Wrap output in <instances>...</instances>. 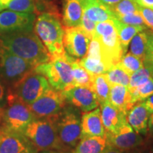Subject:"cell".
Masks as SVG:
<instances>
[{
  "label": "cell",
  "instance_id": "cell-1",
  "mask_svg": "<svg viewBox=\"0 0 153 153\" xmlns=\"http://www.w3.org/2000/svg\"><path fill=\"white\" fill-rule=\"evenodd\" d=\"M0 45L34 67L51 59L46 48L33 30L0 33Z\"/></svg>",
  "mask_w": 153,
  "mask_h": 153
},
{
  "label": "cell",
  "instance_id": "cell-2",
  "mask_svg": "<svg viewBox=\"0 0 153 153\" xmlns=\"http://www.w3.org/2000/svg\"><path fill=\"white\" fill-rule=\"evenodd\" d=\"M34 31L46 48L51 57L65 53L63 37L65 29L62 17L57 11H44L38 15L34 24Z\"/></svg>",
  "mask_w": 153,
  "mask_h": 153
},
{
  "label": "cell",
  "instance_id": "cell-3",
  "mask_svg": "<svg viewBox=\"0 0 153 153\" xmlns=\"http://www.w3.org/2000/svg\"><path fill=\"white\" fill-rule=\"evenodd\" d=\"M57 116L36 118L23 132L38 152L48 150L62 152L57 134Z\"/></svg>",
  "mask_w": 153,
  "mask_h": 153
},
{
  "label": "cell",
  "instance_id": "cell-4",
  "mask_svg": "<svg viewBox=\"0 0 153 153\" xmlns=\"http://www.w3.org/2000/svg\"><path fill=\"white\" fill-rule=\"evenodd\" d=\"M75 58L65 53L60 56L51 57L48 62L38 65L34 70L46 78L53 89L65 91L73 87L72 65Z\"/></svg>",
  "mask_w": 153,
  "mask_h": 153
},
{
  "label": "cell",
  "instance_id": "cell-5",
  "mask_svg": "<svg viewBox=\"0 0 153 153\" xmlns=\"http://www.w3.org/2000/svg\"><path fill=\"white\" fill-rule=\"evenodd\" d=\"M80 110L68 105L57 116V128L63 152H71L81 139Z\"/></svg>",
  "mask_w": 153,
  "mask_h": 153
},
{
  "label": "cell",
  "instance_id": "cell-6",
  "mask_svg": "<svg viewBox=\"0 0 153 153\" xmlns=\"http://www.w3.org/2000/svg\"><path fill=\"white\" fill-rule=\"evenodd\" d=\"M35 119L28 105L7 91V106L3 111L1 130L23 133L28 124Z\"/></svg>",
  "mask_w": 153,
  "mask_h": 153
},
{
  "label": "cell",
  "instance_id": "cell-7",
  "mask_svg": "<svg viewBox=\"0 0 153 153\" xmlns=\"http://www.w3.org/2000/svg\"><path fill=\"white\" fill-rule=\"evenodd\" d=\"M51 88L46 78L33 69L13 84L7 91L25 104L30 105Z\"/></svg>",
  "mask_w": 153,
  "mask_h": 153
},
{
  "label": "cell",
  "instance_id": "cell-8",
  "mask_svg": "<svg viewBox=\"0 0 153 153\" xmlns=\"http://www.w3.org/2000/svg\"><path fill=\"white\" fill-rule=\"evenodd\" d=\"M94 36H96L100 42L103 55L106 62L111 67L118 64L124 53L114 19L97 23Z\"/></svg>",
  "mask_w": 153,
  "mask_h": 153
},
{
  "label": "cell",
  "instance_id": "cell-9",
  "mask_svg": "<svg viewBox=\"0 0 153 153\" xmlns=\"http://www.w3.org/2000/svg\"><path fill=\"white\" fill-rule=\"evenodd\" d=\"M34 68L33 65L0 45V77L4 82L12 85Z\"/></svg>",
  "mask_w": 153,
  "mask_h": 153
},
{
  "label": "cell",
  "instance_id": "cell-10",
  "mask_svg": "<svg viewBox=\"0 0 153 153\" xmlns=\"http://www.w3.org/2000/svg\"><path fill=\"white\" fill-rule=\"evenodd\" d=\"M67 106L62 91L52 87L43 94L35 102L28 105L36 118H42L59 114Z\"/></svg>",
  "mask_w": 153,
  "mask_h": 153
},
{
  "label": "cell",
  "instance_id": "cell-11",
  "mask_svg": "<svg viewBox=\"0 0 153 153\" xmlns=\"http://www.w3.org/2000/svg\"><path fill=\"white\" fill-rule=\"evenodd\" d=\"M63 45L65 51L69 55L77 60L85 57L89 50L91 38L79 26L65 27Z\"/></svg>",
  "mask_w": 153,
  "mask_h": 153
},
{
  "label": "cell",
  "instance_id": "cell-12",
  "mask_svg": "<svg viewBox=\"0 0 153 153\" xmlns=\"http://www.w3.org/2000/svg\"><path fill=\"white\" fill-rule=\"evenodd\" d=\"M106 137L107 145L124 152H132L145 143V138L134 131L128 123L116 133L106 134Z\"/></svg>",
  "mask_w": 153,
  "mask_h": 153
},
{
  "label": "cell",
  "instance_id": "cell-13",
  "mask_svg": "<svg viewBox=\"0 0 153 153\" xmlns=\"http://www.w3.org/2000/svg\"><path fill=\"white\" fill-rule=\"evenodd\" d=\"M36 14L11 10L0 12V33L16 31H31L36 22Z\"/></svg>",
  "mask_w": 153,
  "mask_h": 153
},
{
  "label": "cell",
  "instance_id": "cell-14",
  "mask_svg": "<svg viewBox=\"0 0 153 153\" xmlns=\"http://www.w3.org/2000/svg\"><path fill=\"white\" fill-rule=\"evenodd\" d=\"M62 93L67 104L84 113L91 111L100 105L94 92L89 88L72 87Z\"/></svg>",
  "mask_w": 153,
  "mask_h": 153
},
{
  "label": "cell",
  "instance_id": "cell-15",
  "mask_svg": "<svg viewBox=\"0 0 153 153\" xmlns=\"http://www.w3.org/2000/svg\"><path fill=\"white\" fill-rule=\"evenodd\" d=\"M0 153H38V152L23 133L2 131V137L0 142Z\"/></svg>",
  "mask_w": 153,
  "mask_h": 153
},
{
  "label": "cell",
  "instance_id": "cell-16",
  "mask_svg": "<svg viewBox=\"0 0 153 153\" xmlns=\"http://www.w3.org/2000/svg\"><path fill=\"white\" fill-rule=\"evenodd\" d=\"M101 116L106 134L116 133L128 123L126 115L113 106L109 101L100 104Z\"/></svg>",
  "mask_w": 153,
  "mask_h": 153
},
{
  "label": "cell",
  "instance_id": "cell-17",
  "mask_svg": "<svg viewBox=\"0 0 153 153\" xmlns=\"http://www.w3.org/2000/svg\"><path fill=\"white\" fill-rule=\"evenodd\" d=\"M150 112L144 101L136 102L126 114L128 123L136 133L146 135L148 133V120Z\"/></svg>",
  "mask_w": 153,
  "mask_h": 153
},
{
  "label": "cell",
  "instance_id": "cell-18",
  "mask_svg": "<svg viewBox=\"0 0 153 153\" xmlns=\"http://www.w3.org/2000/svg\"><path fill=\"white\" fill-rule=\"evenodd\" d=\"M81 137L106 135L100 108H97L91 111L83 113L81 118Z\"/></svg>",
  "mask_w": 153,
  "mask_h": 153
},
{
  "label": "cell",
  "instance_id": "cell-19",
  "mask_svg": "<svg viewBox=\"0 0 153 153\" xmlns=\"http://www.w3.org/2000/svg\"><path fill=\"white\" fill-rule=\"evenodd\" d=\"M83 14L81 0H63L62 22L65 27L80 26Z\"/></svg>",
  "mask_w": 153,
  "mask_h": 153
},
{
  "label": "cell",
  "instance_id": "cell-20",
  "mask_svg": "<svg viewBox=\"0 0 153 153\" xmlns=\"http://www.w3.org/2000/svg\"><path fill=\"white\" fill-rule=\"evenodd\" d=\"M108 101L126 115L135 104L128 87L119 85L111 87Z\"/></svg>",
  "mask_w": 153,
  "mask_h": 153
},
{
  "label": "cell",
  "instance_id": "cell-21",
  "mask_svg": "<svg viewBox=\"0 0 153 153\" xmlns=\"http://www.w3.org/2000/svg\"><path fill=\"white\" fill-rule=\"evenodd\" d=\"M84 13L95 23L106 22L116 19L112 12L99 0H81Z\"/></svg>",
  "mask_w": 153,
  "mask_h": 153
},
{
  "label": "cell",
  "instance_id": "cell-22",
  "mask_svg": "<svg viewBox=\"0 0 153 153\" xmlns=\"http://www.w3.org/2000/svg\"><path fill=\"white\" fill-rule=\"evenodd\" d=\"M152 30H144L133 38L130 53L143 60L152 51Z\"/></svg>",
  "mask_w": 153,
  "mask_h": 153
},
{
  "label": "cell",
  "instance_id": "cell-23",
  "mask_svg": "<svg viewBox=\"0 0 153 153\" xmlns=\"http://www.w3.org/2000/svg\"><path fill=\"white\" fill-rule=\"evenodd\" d=\"M107 145L105 136H85L81 137L73 153H102Z\"/></svg>",
  "mask_w": 153,
  "mask_h": 153
},
{
  "label": "cell",
  "instance_id": "cell-24",
  "mask_svg": "<svg viewBox=\"0 0 153 153\" xmlns=\"http://www.w3.org/2000/svg\"><path fill=\"white\" fill-rule=\"evenodd\" d=\"M114 22L116 30H117L120 45L123 48L124 55H125L130 42L132 41L133 38L139 32L146 30L147 26H132V25L126 24L119 22L116 19H114Z\"/></svg>",
  "mask_w": 153,
  "mask_h": 153
},
{
  "label": "cell",
  "instance_id": "cell-25",
  "mask_svg": "<svg viewBox=\"0 0 153 153\" xmlns=\"http://www.w3.org/2000/svg\"><path fill=\"white\" fill-rule=\"evenodd\" d=\"M80 65L83 67L91 75L106 73L111 68L107 63L104 57H91L86 55L85 57L79 60Z\"/></svg>",
  "mask_w": 153,
  "mask_h": 153
},
{
  "label": "cell",
  "instance_id": "cell-26",
  "mask_svg": "<svg viewBox=\"0 0 153 153\" xmlns=\"http://www.w3.org/2000/svg\"><path fill=\"white\" fill-rule=\"evenodd\" d=\"M79 60L75 59L72 65L73 87H83L91 90L93 75L89 73L83 67L80 65Z\"/></svg>",
  "mask_w": 153,
  "mask_h": 153
},
{
  "label": "cell",
  "instance_id": "cell-27",
  "mask_svg": "<svg viewBox=\"0 0 153 153\" xmlns=\"http://www.w3.org/2000/svg\"><path fill=\"white\" fill-rule=\"evenodd\" d=\"M111 87V86L106 79L104 74L93 75L91 90L97 96L99 104L108 101Z\"/></svg>",
  "mask_w": 153,
  "mask_h": 153
},
{
  "label": "cell",
  "instance_id": "cell-28",
  "mask_svg": "<svg viewBox=\"0 0 153 153\" xmlns=\"http://www.w3.org/2000/svg\"><path fill=\"white\" fill-rule=\"evenodd\" d=\"M104 74L111 86L119 85L128 87L130 74H128L118 64L113 65Z\"/></svg>",
  "mask_w": 153,
  "mask_h": 153
},
{
  "label": "cell",
  "instance_id": "cell-29",
  "mask_svg": "<svg viewBox=\"0 0 153 153\" xmlns=\"http://www.w3.org/2000/svg\"><path fill=\"white\" fill-rule=\"evenodd\" d=\"M7 9L17 12L37 14L39 10L38 0H10Z\"/></svg>",
  "mask_w": 153,
  "mask_h": 153
},
{
  "label": "cell",
  "instance_id": "cell-30",
  "mask_svg": "<svg viewBox=\"0 0 153 153\" xmlns=\"http://www.w3.org/2000/svg\"><path fill=\"white\" fill-rule=\"evenodd\" d=\"M140 7V6L135 0H120L116 4L108 8L114 14L115 18L117 19L138 11Z\"/></svg>",
  "mask_w": 153,
  "mask_h": 153
},
{
  "label": "cell",
  "instance_id": "cell-31",
  "mask_svg": "<svg viewBox=\"0 0 153 153\" xmlns=\"http://www.w3.org/2000/svg\"><path fill=\"white\" fill-rule=\"evenodd\" d=\"M118 64L130 75L144 67L142 59L133 55L131 53L123 55Z\"/></svg>",
  "mask_w": 153,
  "mask_h": 153
},
{
  "label": "cell",
  "instance_id": "cell-32",
  "mask_svg": "<svg viewBox=\"0 0 153 153\" xmlns=\"http://www.w3.org/2000/svg\"><path fill=\"white\" fill-rule=\"evenodd\" d=\"M135 103L143 101L153 94V78L151 77L138 87L130 91Z\"/></svg>",
  "mask_w": 153,
  "mask_h": 153
},
{
  "label": "cell",
  "instance_id": "cell-33",
  "mask_svg": "<svg viewBox=\"0 0 153 153\" xmlns=\"http://www.w3.org/2000/svg\"><path fill=\"white\" fill-rule=\"evenodd\" d=\"M150 70L148 68L143 67L136 72H133L130 75V82L128 88L129 91L133 90L143 83H144L151 77Z\"/></svg>",
  "mask_w": 153,
  "mask_h": 153
},
{
  "label": "cell",
  "instance_id": "cell-34",
  "mask_svg": "<svg viewBox=\"0 0 153 153\" xmlns=\"http://www.w3.org/2000/svg\"><path fill=\"white\" fill-rule=\"evenodd\" d=\"M118 21L123 24L132 25V26H146L145 24L144 21H143V16L140 11L133 13V14L126 15V16L117 18Z\"/></svg>",
  "mask_w": 153,
  "mask_h": 153
},
{
  "label": "cell",
  "instance_id": "cell-35",
  "mask_svg": "<svg viewBox=\"0 0 153 153\" xmlns=\"http://www.w3.org/2000/svg\"><path fill=\"white\" fill-rule=\"evenodd\" d=\"M96 26H97V23L91 21V19L84 13L83 16H82L81 25H80L79 27L81 28L89 36V37H91V39H92L94 36Z\"/></svg>",
  "mask_w": 153,
  "mask_h": 153
},
{
  "label": "cell",
  "instance_id": "cell-36",
  "mask_svg": "<svg viewBox=\"0 0 153 153\" xmlns=\"http://www.w3.org/2000/svg\"><path fill=\"white\" fill-rule=\"evenodd\" d=\"M139 11L142 15L145 26L153 31V9L140 6Z\"/></svg>",
  "mask_w": 153,
  "mask_h": 153
},
{
  "label": "cell",
  "instance_id": "cell-37",
  "mask_svg": "<svg viewBox=\"0 0 153 153\" xmlns=\"http://www.w3.org/2000/svg\"><path fill=\"white\" fill-rule=\"evenodd\" d=\"M145 136H146L145 140L151 144H153V113L150 114V117H149L148 133Z\"/></svg>",
  "mask_w": 153,
  "mask_h": 153
},
{
  "label": "cell",
  "instance_id": "cell-38",
  "mask_svg": "<svg viewBox=\"0 0 153 153\" xmlns=\"http://www.w3.org/2000/svg\"><path fill=\"white\" fill-rule=\"evenodd\" d=\"M143 64H144V67L150 70L151 76L153 78V51L148 55H147V57L143 60Z\"/></svg>",
  "mask_w": 153,
  "mask_h": 153
},
{
  "label": "cell",
  "instance_id": "cell-39",
  "mask_svg": "<svg viewBox=\"0 0 153 153\" xmlns=\"http://www.w3.org/2000/svg\"><path fill=\"white\" fill-rule=\"evenodd\" d=\"M7 92H6L4 86L0 81V108L1 109H4L7 104Z\"/></svg>",
  "mask_w": 153,
  "mask_h": 153
},
{
  "label": "cell",
  "instance_id": "cell-40",
  "mask_svg": "<svg viewBox=\"0 0 153 153\" xmlns=\"http://www.w3.org/2000/svg\"><path fill=\"white\" fill-rule=\"evenodd\" d=\"M132 153H153L152 145L145 140V144L136 150L132 151Z\"/></svg>",
  "mask_w": 153,
  "mask_h": 153
},
{
  "label": "cell",
  "instance_id": "cell-41",
  "mask_svg": "<svg viewBox=\"0 0 153 153\" xmlns=\"http://www.w3.org/2000/svg\"><path fill=\"white\" fill-rule=\"evenodd\" d=\"M140 6L153 9V0H136Z\"/></svg>",
  "mask_w": 153,
  "mask_h": 153
},
{
  "label": "cell",
  "instance_id": "cell-42",
  "mask_svg": "<svg viewBox=\"0 0 153 153\" xmlns=\"http://www.w3.org/2000/svg\"><path fill=\"white\" fill-rule=\"evenodd\" d=\"M144 101V104L146 106L147 108L150 112V114L153 113V94L149 97L148 99H145Z\"/></svg>",
  "mask_w": 153,
  "mask_h": 153
},
{
  "label": "cell",
  "instance_id": "cell-43",
  "mask_svg": "<svg viewBox=\"0 0 153 153\" xmlns=\"http://www.w3.org/2000/svg\"><path fill=\"white\" fill-rule=\"evenodd\" d=\"M102 153H132V152H124L118 149L113 148L110 145H106L105 150L103 151Z\"/></svg>",
  "mask_w": 153,
  "mask_h": 153
},
{
  "label": "cell",
  "instance_id": "cell-44",
  "mask_svg": "<svg viewBox=\"0 0 153 153\" xmlns=\"http://www.w3.org/2000/svg\"><path fill=\"white\" fill-rule=\"evenodd\" d=\"M99 1L106 5L108 7H111L119 2L120 0H99Z\"/></svg>",
  "mask_w": 153,
  "mask_h": 153
},
{
  "label": "cell",
  "instance_id": "cell-45",
  "mask_svg": "<svg viewBox=\"0 0 153 153\" xmlns=\"http://www.w3.org/2000/svg\"><path fill=\"white\" fill-rule=\"evenodd\" d=\"M10 0H0V12L7 9V7Z\"/></svg>",
  "mask_w": 153,
  "mask_h": 153
},
{
  "label": "cell",
  "instance_id": "cell-46",
  "mask_svg": "<svg viewBox=\"0 0 153 153\" xmlns=\"http://www.w3.org/2000/svg\"><path fill=\"white\" fill-rule=\"evenodd\" d=\"M38 153H68V152H60V151H56V150H48V151H42V152H39Z\"/></svg>",
  "mask_w": 153,
  "mask_h": 153
},
{
  "label": "cell",
  "instance_id": "cell-47",
  "mask_svg": "<svg viewBox=\"0 0 153 153\" xmlns=\"http://www.w3.org/2000/svg\"><path fill=\"white\" fill-rule=\"evenodd\" d=\"M4 109L0 110V124L1 123V118H2V114H3Z\"/></svg>",
  "mask_w": 153,
  "mask_h": 153
},
{
  "label": "cell",
  "instance_id": "cell-48",
  "mask_svg": "<svg viewBox=\"0 0 153 153\" xmlns=\"http://www.w3.org/2000/svg\"><path fill=\"white\" fill-rule=\"evenodd\" d=\"M1 137H2V131H1V130L0 129V142H1Z\"/></svg>",
  "mask_w": 153,
  "mask_h": 153
},
{
  "label": "cell",
  "instance_id": "cell-49",
  "mask_svg": "<svg viewBox=\"0 0 153 153\" xmlns=\"http://www.w3.org/2000/svg\"><path fill=\"white\" fill-rule=\"evenodd\" d=\"M152 51H153V31H152Z\"/></svg>",
  "mask_w": 153,
  "mask_h": 153
},
{
  "label": "cell",
  "instance_id": "cell-50",
  "mask_svg": "<svg viewBox=\"0 0 153 153\" xmlns=\"http://www.w3.org/2000/svg\"><path fill=\"white\" fill-rule=\"evenodd\" d=\"M152 145V152H153V144H151Z\"/></svg>",
  "mask_w": 153,
  "mask_h": 153
},
{
  "label": "cell",
  "instance_id": "cell-51",
  "mask_svg": "<svg viewBox=\"0 0 153 153\" xmlns=\"http://www.w3.org/2000/svg\"><path fill=\"white\" fill-rule=\"evenodd\" d=\"M68 153H73L72 152H68Z\"/></svg>",
  "mask_w": 153,
  "mask_h": 153
},
{
  "label": "cell",
  "instance_id": "cell-52",
  "mask_svg": "<svg viewBox=\"0 0 153 153\" xmlns=\"http://www.w3.org/2000/svg\"><path fill=\"white\" fill-rule=\"evenodd\" d=\"M1 108H0V110H1Z\"/></svg>",
  "mask_w": 153,
  "mask_h": 153
},
{
  "label": "cell",
  "instance_id": "cell-53",
  "mask_svg": "<svg viewBox=\"0 0 153 153\" xmlns=\"http://www.w3.org/2000/svg\"><path fill=\"white\" fill-rule=\"evenodd\" d=\"M135 1H136V0H135Z\"/></svg>",
  "mask_w": 153,
  "mask_h": 153
}]
</instances>
